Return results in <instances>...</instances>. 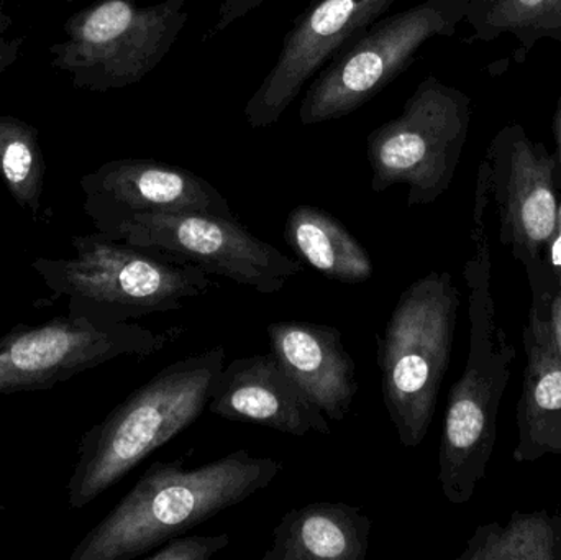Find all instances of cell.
I'll return each instance as SVG.
<instances>
[{"mask_svg":"<svg viewBox=\"0 0 561 560\" xmlns=\"http://www.w3.org/2000/svg\"><path fill=\"white\" fill-rule=\"evenodd\" d=\"M180 459L151 464L134 489L72 549L71 560H131L272 485L283 462L247 449L186 469Z\"/></svg>","mask_w":561,"mask_h":560,"instance_id":"obj_1","label":"cell"},{"mask_svg":"<svg viewBox=\"0 0 561 560\" xmlns=\"http://www.w3.org/2000/svg\"><path fill=\"white\" fill-rule=\"evenodd\" d=\"M501 240L524 268L546 265V252L560 224L553 160L526 138L514 145L506 183L497 193Z\"/></svg>","mask_w":561,"mask_h":560,"instance_id":"obj_16","label":"cell"},{"mask_svg":"<svg viewBox=\"0 0 561 560\" xmlns=\"http://www.w3.org/2000/svg\"><path fill=\"white\" fill-rule=\"evenodd\" d=\"M13 20L0 3V72L15 65L22 53L23 38L13 33Z\"/></svg>","mask_w":561,"mask_h":560,"instance_id":"obj_23","label":"cell"},{"mask_svg":"<svg viewBox=\"0 0 561 560\" xmlns=\"http://www.w3.org/2000/svg\"><path fill=\"white\" fill-rule=\"evenodd\" d=\"M84 213L98 232L134 214L206 213L236 217L229 199L204 178L163 161L121 158L79 180Z\"/></svg>","mask_w":561,"mask_h":560,"instance_id":"obj_12","label":"cell"},{"mask_svg":"<svg viewBox=\"0 0 561 560\" xmlns=\"http://www.w3.org/2000/svg\"><path fill=\"white\" fill-rule=\"evenodd\" d=\"M527 355L517 403L516 462L561 456V286L552 270L529 278Z\"/></svg>","mask_w":561,"mask_h":560,"instance_id":"obj_13","label":"cell"},{"mask_svg":"<svg viewBox=\"0 0 561 560\" xmlns=\"http://www.w3.org/2000/svg\"><path fill=\"white\" fill-rule=\"evenodd\" d=\"M371 528L369 516L356 506L309 503L279 519L262 560H365Z\"/></svg>","mask_w":561,"mask_h":560,"instance_id":"obj_17","label":"cell"},{"mask_svg":"<svg viewBox=\"0 0 561 560\" xmlns=\"http://www.w3.org/2000/svg\"><path fill=\"white\" fill-rule=\"evenodd\" d=\"M226 357V348L216 345L171 362L89 427L79 439L78 460L66 489L69 508H85L193 426L209 403Z\"/></svg>","mask_w":561,"mask_h":560,"instance_id":"obj_3","label":"cell"},{"mask_svg":"<svg viewBox=\"0 0 561 560\" xmlns=\"http://www.w3.org/2000/svg\"><path fill=\"white\" fill-rule=\"evenodd\" d=\"M104 236L167 253L262 295H275L302 272L299 260L259 239L237 217L206 213L134 214Z\"/></svg>","mask_w":561,"mask_h":560,"instance_id":"obj_10","label":"cell"},{"mask_svg":"<svg viewBox=\"0 0 561 560\" xmlns=\"http://www.w3.org/2000/svg\"><path fill=\"white\" fill-rule=\"evenodd\" d=\"M460 293L448 272H431L399 296L376 358L389 420L404 447L421 446L431 430L450 365Z\"/></svg>","mask_w":561,"mask_h":560,"instance_id":"obj_5","label":"cell"},{"mask_svg":"<svg viewBox=\"0 0 561 560\" xmlns=\"http://www.w3.org/2000/svg\"><path fill=\"white\" fill-rule=\"evenodd\" d=\"M284 240L300 262L332 282L362 285L375 273L363 243L336 217L319 207H294L284 224Z\"/></svg>","mask_w":561,"mask_h":560,"instance_id":"obj_18","label":"cell"},{"mask_svg":"<svg viewBox=\"0 0 561 560\" xmlns=\"http://www.w3.org/2000/svg\"><path fill=\"white\" fill-rule=\"evenodd\" d=\"M546 259L550 268L556 273L557 279H559L561 286V217L559 229H557L556 236H553L549 247H547Z\"/></svg>","mask_w":561,"mask_h":560,"instance_id":"obj_25","label":"cell"},{"mask_svg":"<svg viewBox=\"0 0 561 560\" xmlns=\"http://www.w3.org/2000/svg\"><path fill=\"white\" fill-rule=\"evenodd\" d=\"M470 124L463 92L428 76L405 101L399 117L368 135L371 190L408 186L409 206L437 201L450 186Z\"/></svg>","mask_w":561,"mask_h":560,"instance_id":"obj_7","label":"cell"},{"mask_svg":"<svg viewBox=\"0 0 561 560\" xmlns=\"http://www.w3.org/2000/svg\"><path fill=\"white\" fill-rule=\"evenodd\" d=\"M3 506L0 505V518H2Z\"/></svg>","mask_w":561,"mask_h":560,"instance_id":"obj_27","label":"cell"},{"mask_svg":"<svg viewBox=\"0 0 561 560\" xmlns=\"http://www.w3.org/2000/svg\"><path fill=\"white\" fill-rule=\"evenodd\" d=\"M68 2H72V0H68Z\"/></svg>","mask_w":561,"mask_h":560,"instance_id":"obj_28","label":"cell"},{"mask_svg":"<svg viewBox=\"0 0 561 560\" xmlns=\"http://www.w3.org/2000/svg\"><path fill=\"white\" fill-rule=\"evenodd\" d=\"M398 0H312L286 33L275 66L247 102L253 128L276 124L304 85Z\"/></svg>","mask_w":561,"mask_h":560,"instance_id":"obj_11","label":"cell"},{"mask_svg":"<svg viewBox=\"0 0 561 560\" xmlns=\"http://www.w3.org/2000/svg\"><path fill=\"white\" fill-rule=\"evenodd\" d=\"M75 256H39L32 268L55 298H68V315L102 322L181 311L209 295L217 283L201 266L104 233L75 236Z\"/></svg>","mask_w":561,"mask_h":560,"instance_id":"obj_4","label":"cell"},{"mask_svg":"<svg viewBox=\"0 0 561 560\" xmlns=\"http://www.w3.org/2000/svg\"><path fill=\"white\" fill-rule=\"evenodd\" d=\"M265 2H268V0H222L219 9V19H217L216 25L213 26L206 39H209L210 36L219 35L224 30L229 28L232 23H236L237 20L249 15L250 12L259 9Z\"/></svg>","mask_w":561,"mask_h":560,"instance_id":"obj_24","label":"cell"},{"mask_svg":"<svg viewBox=\"0 0 561 560\" xmlns=\"http://www.w3.org/2000/svg\"><path fill=\"white\" fill-rule=\"evenodd\" d=\"M463 2L425 0L376 20L317 72L300 102V122L322 124L358 111L412 65L428 39L454 33Z\"/></svg>","mask_w":561,"mask_h":560,"instance_id":"obj_8","label":"cell"},{"mask_svg":"<svg viewBox=\"0 0 561 560\" xmlns=\"http://www.w3.org/2000/svg\"><path fill=\"white\" fill-rule=\"evenodd\" d=\"M207 410L224 420L259 424L290 436L332 434L329 420L272 352L224 364L214 381Z\"/></svg>","mask_w":561,"mask_h":560,"instance_id":"obj_14","label":"cell"},{"mask_svg":"<svg viewBox=\"0 0 561 560\" xmlns=\"http://www.w3.org/2000/svg\"><path fill=\"white\" fill-rule=\"evenodd\" d=\"M190 0H99L66 20V38L49 46L51 65L72 85L108 92L144 81L190 22Z\"/></svg>","mask_w":561,"mask_h":560,"instance_id":"obj_6","label":"cell"},{"mask_svg":"<svg viewBox=\"0 0 561 560\" xmlns=\"http://www.w3.org/2000/svg\"><path fill=\"white\" fill-rule=\"evenodd\" d=\"M266 332L272 354L304 395L327 420H345L358 393V381L342 332L333 325L306 321L273 322Z\"/></svg>","mask_w":561,"mask_h":560,"instance_id":"obj_15","label":"cell"},{"mask_svg":"<svg viewBox=\"0 0 561 560\" xmlns=\"http://www.w3.org/2000/svg\"><path fill=\"white\" fill-rule=\"evenodd\" d=\"M556 132H557V144H559V160H560V170H561V101H560V105H559V111H557Z\"/></svg>","mask_w":561,"mask_h":560,"instance_id":"obj_26","label":"cell"},{"mask_svg":"<svg viewBox=\"0 0 561 560\" xmlns=\"http://www.w3.org/2000/svg\"><path fill=\"white\" fill-rule=\"evenodd\" d=\"M458 560H561V518L516 512L506 525H481Z\"/></svg>","mask_w":561,"mask_h":560,"instance_id":"obj_19","label":"cell"},{"mask_svg":"<svg viewBox=\"0 0 561 560\" xmlns=\"http://www.w3.org/2000/svg\"><path fill=\"white\" fill-rule=\"evenodd\" d=\"M230 545V536L193 535L176 536L160 548L145 556L147 560H210L217 552L224 551Z\"/></svg>","mask_w":561,"mask_h":560,"instance_id":"obj_22","label":"cell"},{"mask_svg":"<svg viewBox=\"0 0 561 560\" xmlns=\"http://www.w3.org/2000/svg\"><path fill=\"white\" fill-rule=\"evenodd\" d=\"M488 26L496 30L556 28L561 25V0H490Z\"/></svg>","mask_w":561,"mask_h":560,"instance_id":"obj_21","label":"cell"},{"mask_svg":"<svg viewBox=\"0 0 561 560\" xmlns=\"http://www.w3.org/2000/svg\"><path fill=\"white\" fill-rule=\"evenodd\" d=\"M486 191L474 207L473 253L465 263L470 315V348L460 380L451 387L438 449V482L445 499L465 505L486 477L497 439L501 401L517 352L497 315L491 279Z\"/></svg>","mask_w":561,"mask_h":560,"instance_id":"obj_2","label":"cell"},{"mask_svg":"<svg viewBox=\"0 0 561 560\" xmlns=\"http://www.w3.org/2000/svg\"><path fill=\"white\" fill-rule=\"evenodd\" d=\"M45 157L33 125L13 115H0V178L20 209L39 219L45 190Z\"/></svg>","mask_w":561,"mask_h":560,"instance_id":"obj_20","label":"cell"},{"mask_svg":"<svg viewBox=\"0 0 561 560\" xmlns=\"http://www.w3.org/2000/svg\"><path fill=\"white\" fill-rule=\"evenodd\" d=\"M183 331L154 332L134 322H102L82 315L19 324L0 338V395L48 390L115 358L150 357Z\"/></svg>","mask_w":561,"mask_h":560,"instance_id":"obj_9","label":"cell"}]
</instances>
